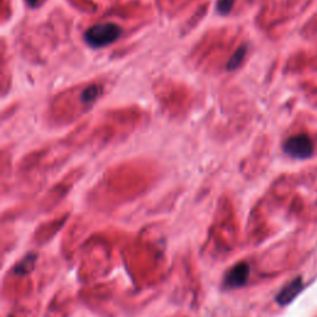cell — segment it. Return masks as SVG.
Returning <instances> with one entry per match:
<instances>
[{
	"mask_svg": "<svg viewBox=\"0 0 317 317\" xmlns=\"http://www.w3.org/2000/svg\"><path fill=\"white\" fill-rule=\"evenodd\" d=\"M121 35V29L115 24H99L88 29L84 34V40L91 47L99 49L115 43Z\"/></svg>",
	"mask_w": 317,
	"mask_h": 317,
	"instance_id": "cell-1",
	"label": "cell"
},
{
	"mask_svg": "<svg viewBox=\"0 0 317 317\" xmlns=\"http://www.w3.org/2000/svg\"><path fill=\"white\" fill-rule=\"evenodd\" d=\"M284 151L294 159H307L313 154V143L306 134L294 135L285 141Z\"/></svg>",
	"mask_w": 317,
	"mask_h": 317,
	"instance_id": "cell-2",
	"label": "cell"
},
{
	"mask_svg": "<svg viewBox=\"0 0 317 317\" xmlns=\"http://www.w3.org/2000/svg\"><path fill=\"white\" fill-rule=\"evenodd\" d=\"M250 268L247 263L242 262L238 263L227 272L226 277H224L223 285L228 289H236V287H241L245 285L249 278Z\"/></svg>",
	"mask_w": 317,
	"mask_h": 317,
	"instance_id": "cell-3",
	"label": "cell"
},
{
	"mask_svg": "<svg viewBox=\"0 0 317 317\" xmlns=\"http://www.w3.org/2000/svg\"><path fill=\"white\" fill-rule=\"evenodd\" d=\"M302 286V279L301 278H296L292 281H290L289 284H286L283 289L280 290L279 294L277 295V302L280 306H285V305L290 304L294 299L301 292Z\"/></svg>",
	"mask_w": 317,
	"mask_h": 317,
	"instance_id": "cell-4",
	"label": "cell"
},
{
	"mask_svg": "<svg viewBox=\"0 0 317 317\" xmlns=\"http://www.w3.org/2000/svg\"><path fill=\"white\" fill-rule=\"evenodd\" d=\"M37 256L35 253L28 254L26 257H24L22 260H20L17 264L14 266L13 274L20 275V277H24V275H28L32 269H34L35 263H36Z\"/></svg>",
	"mask_w": 317,
	"mask_h": 317,
	"instance_id": "cell-5",
	"label": "cell"
},
{
	"mask_svg": "<svg viewBox=\"0 0 317 317\" xmlns=\"http://www.w3.org/2000/svg\"><path fill=\"white\" fill-rule=\"evenodd\" d=\"M244 55H245V47H241L238 51L234 53L233 57L230 58V61L228 62V65H227L228 70H234V68L238 67L243 58H244Z\"/></svg>",
	"mask_w": 317,
	"mask_h": 317,
	"instance_id": "cell-6",
	"label": "cell"
},
{
	"mask_svg": "<svg viewBox=\"0 0 317 317\" xmlns=\"http://www.w3.org/2000/svg\"><path fill=\"white\" fill-rule=\"evenodd\" d=\"M98 87L92 86V87L86 88V90L82 92V100H83V102H92V100H94L98 97Z\"/></svg>",
	"mask_w": 317,
	"mask_h": 317,
	"instance_id": "cell-7",
	"label": "cell"
},
{
	"mask_svg": "<svg viewBox=\"0 0 317 317\" xmlns=\"http://www.w3.org/2000/svg\"><path fill=\"white\" fill-rule=\"evenodd\" d=\"M236 0H218L217 9L221 14H228L232 10L233 4Z\"/></svg>",
	"mask_w": 317,
	"mask_h": 317,
	"instance_id": "cell-8",
	"label": "cell"
},
{
	"mask_svg": "<svg viewBox=\"0 0 317 317\" xmlns=\"http://www.w3.org/2000/svg\"><path fill=\"white\" fill-rule=\"evenodd\" d=\"M26 2H28V4L31 5V7H35V5L37 4L38 0H26Z\"/></svg>",
	"mask_w": 317,
	"mask_h": 317,
	"instance_id": "cell-9",
	"label": "cell"
}]
</instances>
